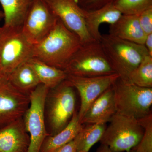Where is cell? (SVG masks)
<instances>
[{"label":"cell","instance_id":"obj_1","mask_svg":"<svg viewBox=\"0 0 152 152\" xmlns=\"http://www.w3.org/2000/svg\"><path fill=\"white\" fill-rule=\"evenodd\" d=\"M82 44L80 38L58 19L48 34L33 46L32 58L64 71Z\"/></svg>","mask_w":152,"mask_h":152},{"label":"cell","instance_id":"obj_2","mask_svg":"<svg viewBox=\"0 0 152 152\" xmlns=\"http://www.w3.org/2000/svg\"><path fill=\"white\" fill-rule=\"evenodd\" d=\"M111 66L120 77L129 81L130 75L149 56L145 45L122 39L110 34H102L99 41Z\"/></svg>","mask_w":152,"mask_h":152},{"label":"cell","instance_id":"obj_3","mask_svg":"<svg viewBox=\"0 0 152 152\" xmlns=\"http://www.w3.org/2000/svg\"><path fill=\"white\" fill-rule=\"evenodd\" d=\"M74 88L64 80L49 89L46 98L45 116L48 135L59 132L70 121L75 111Z\"/></svg>","mask_w":152,"mask_h":152},{"label":"cell","instance_id":"obj_4","mask_svg":"<svg viewBox=\"0 0 152 152\" xmlns=\"http://www.w3.org/2000/svg\"><path fill=\"white\" fill-rule=\"evenodd\" d=\"M65 71L68 75L94 77L116 73L99 41L83 43L69 63Z\"/></svg>","mask_w":152,"mask_h":152},{"label":"cell","instance_id":"obj_5","mask_svg":"<svg viewBox=\"0 0 152 152\" xmlns=\"http://www.w3.org/2000/svg\"><path fill=\"white\" fill-rule=\"evenodd\" d=\"M116 113L140 119L152 113V88L118 78L113 85Z\"/></svg>","mask_w":152,"mask_h":152},{"label":"cell","instance_id":"obj_6","mask_svg":"<svg viewBox=\"0 0 152 152\" xmlns=\"http://www.w3.org/2000/svg\"><path fill=\"white\" fill-rule=\"evenodd\" d=\"M109 122L101 144L114 152H129L138 145L144 132L138 120L116 113Z\"/></svg>","mask_w":152,"mask_h":152},{"label":"cell","instance_id":"obj_7","mask_svg":"<svg viewBox=\"0 0 152 152\" xmlns=\"http://www.w3.org/2000/svg\"><path fill=\"white\" fill-rule=\"evenodd\" d=\"M33 46L25 37L22 27H1L0 74L7 76L32 58Z\"/></svg>","mask_w":152,"mask_h":152},{"label":"cell","instance_id":"obj_8","mask_svg":"<svg viewBox=\"0 0 152 152\" xmlns=\"http://www.w3.org/2000/svg\"><path fill=\"white\" fill-rule=\"evenodd\" d=\"M49 89L40 84L29 95L30 105L23 116L30 137L27 152H40L44 140L48 135L46 126L45 106Z\"/></svg>","mask_w":152,"mask_h":152},{"label":"cell","instance_id":"obj_9","mask_svg":"<svg viewBox=\"0 0 152 152\" xmlns=\"http://www.w3.org/2000/svg\"><path fill=\"white\" fill-rule=\"evenodd\" d=\"M57 20L45 0H33L23 23L22 32L34 45L48 34Z\"/></svg>","mask_w":152,"mask_h":152},{"label":"cell","instance_id":"obj_10","mask_svg":"<svg viewBox=\"0 0 152 152\" xmlns=\"http://www.w3.org/2000/svg\"><path fill=\"white\" fill-rule=\"evenodd\" d=\"M30 103L29 95L17 90L7 76L0 74V128L23 117Z\"/></svg>","mask_w":152,"mask_h":152},{"label":"cell","instance_id":"obj_11","mask_svg":"<svg viewBox=\"0 0 152 152\" xmlns=\"http://www.w3.org/2000/svg\"><path fill=\"white\" fill-rule=\"evenodd\" d=\"M119 77L117 73L94 77H80L67 75L66 80L71 86L77 90L80 97V107L78 113L80 123L91 104L111 87Z\"/></svg>","mask_w":152,"mask_h":152},{"label":"cell","instance_id":"obj_12","mask_svg":"<svg viewBox=\"0 0 152 152\" xmlns=\"http://www.w3.org/2000/svg\"><path fill=\"white\" fill-rule=\"evenodd\" d=\"M57 18L76 34L82 43L93 40L88 32L83 10L75 0H45Z\"/></svg>","mask_w":152,"mask_h":152},{"label":"cell","instance_id":"obj_13","mask_svg":"<svg viewBox=\"0 0 152 152\" xmlns=\"http://www.w3.org/2000/svg\"><path fill=\"white\" fill-rule=\"evenodd\" d=\"M30 142L23 117L0 128V152H27Z\"/></svg>","mask_w":152,"mask_h":152},{"label":"cell","instance_id":"obj_14","mask_svg":"<svg viewBox=\"0 0 152 152\" xmlns=\"http://www.w3.org/2000/svg\"><path fill=\"white\" fill-rule=\"evenodd\" d=\"M116 113L113 86L91 104L80 121L82 125L106 124Z\"/></svg>","mask_w":152,"mask_h":152},{"label":"cell","instance_id":"obj_15","mask_svg":"<svg viewBox=\"0 0 152 152\" xmlns=\"http://www.w3.org/2000/svg\"><path fill=\"white\" fill-rule=\"evenodd\" d=\"M122 15L113 2L94 10H85V21L88 32L94 39L99 41L102 35L100 26L103 23L113 24Z\"/></svg>","mask_w":152,"mask_h":152},{"label":"cell","instance_id":"obj_16","mask_svg":"<svg viewBox=\"0 0 152 152\" xmlns=\"http://www.w3.org/2000/svg\"><path fill=\"white\" fill-rule=\"evenodd\" d=\"M139 15H122L117 22L110 25L109 34L122 39L144 45L147 35L140 26Z\"/></svg>","mask_w":152,"mask_h":152},{"label":"cell","instance_id":"obj_17","mask_svg":"<svg viewBox=\"0 0 152 152\" xmlns=\"http://www.w3.org/2000/svg\"><path fill=\"white\" fill-rule=\"evenodd\" d=\"M7 76L15 88L29 96L41 84L28 61L18 66Z\"/></svg>","mask_w":152,"mask_h":152},{"label":"cell","instance_id":"obj_18","mask_svg":"<svg viewBox=\"0 0 152 152\" xmlns=\"http://www.w3.org/2000/svg\"><path fill=\"white\" fill-rule=\"evenodd\" d=\"M83 125L79 121L75 111L64 129L54 135H48L44 140L40 152H53L57 149L73 140L81 130Z\"/></svg>","mask_w":152,"mask_h":152},{"label":"cell","instance_id":"obj_19","mask_svg":"<svg viewBox=\"0 0 152 152\" xmlns=\"http://www.w3.org/2000/svg\"><path fill=\"white\" fill-rule=\"evenodd\" d=\"M33 0H0L3 9L4 26L22 27Z\"/></svg>","mask_w":152,"mask_h":152},{"label":"cell","instance_id":"obj_20","mask_svg":"<svg viewBox=\"0 0 152 152\" xmlns=\"http://www.w3.org/2000/svg\"><path fill=\"white\" fill-rule=\"evenodd\" d=\"M28 62L35 72L40 83L49 89L58 86L67 77L65 71L49 65L36 58H31Z\"/></svg>","mask_w":152,"mask_h":152},{"label":"cell","instance_id":"obj_21","mask_svg":"<svg viewBox=\"0 0 152 152\" xmlns=\"http://www.w3.org/2000/svg\"><path fill=\"white\" fill-rule=\"evenodd\" d=\"M83 125L75 138L77 152H89L92 148L100 141L107 126L106 124Z\"/></svg>","mask_w":152,"mask_h":152},{"label":"cell","instance_id":"obj_22","mask_svg":"<svg viewBox=\"0 0 152 152\" xmlns=\"http://www.w3.org/2000/svg\"><path fill=\"white\" fill-rule=\"evenodd\" d=\"M129 81L138 86L152 88V57L147 56L129 78Z\"/></svg>","mask_w":152,"mask_h":152},{"label":"cell","instance_id":"obj_23","mask_svg":"<svg viewBox=\"0 0 152 152\" xmlns=\"http://www.w3.org/2000/svg\"><path fill=\"white\" fill-rule=\"evenodd\" d=\"M113 3L123 15H139L152 8V0H114Z\"/></svg>","mask_w":152,"mask_h":152},{"label":"cell","instance_id":"obj_24","mask_svg":"<svg viewBox=\"0 0 152 152\" xmlns=\"http://www.w3.org/2000/svg\"><path fill=\"white\" fill-rule=\"evenodd\" d=\"M144 128L143 135L138 145L134 148L136 152H152V114L138 120Z\"/></svg>","mask_w":152,"mask_h":152},{"label":"cell","instance_id":"obj_25","mask_svg":"<svg viewBox=\"0 0 152 152\" xmlns=\"http://www.w3.org/2000/svg\"><path fill=\"white\" fill-rule=\"evenodd\" d=\"M139 21L142 30L146 35L152 34V8L139 14Z\"/></svg>","mask_w":152,"mask_h":152},{"label":"cell","instance_id":"obj_26","mask_svg":"<svg viewBox=\"0 0 152 152\" xmlns=\"http://www.w3.org/2000/svg\"><path fill=\"white\" fill-rule=\"evenodd\" d=\"M83 10L92 11L112 2L114 0H75Z\"/></svg>","mask_w":152,"mask_h":152},{"label":"cell","instance_id":"obj_27","mask_svg":"<svg viewBox=\"0 0 152 152\" xmlns=\"http://www.w3.org/2000/svg\"><path fill=\"white\" fill-rule=\"evenodd\" d=\"M53 152H77V147L74 139L68 143L57 149Z\"/></svg>","mask_w":152,"mask_h":152},{"label":"cell","instance_id":"obj_28","mask_svg":"<svg viewBox=\"0 0 152 152\" xmlns=\"http://www.w3.org/2000/svg\"><path fill=\"white\" fill-rule=\"evenodd\" d=\"M144 45L146 48L150 56L152 57V34L147 35Z\"/></svg>","mask_w":152,"mask_h":152},{"label":"cell","instance_id":"obj_29","mask_svg":"<svg viewBox=\"0 0 152 152\" xmlns=\"http://www.w3.org/2000/svg\"><path fill=\"white\" fill-rule=\"evenodd\" d=\"M96 152H114L112 151L110 148L105 145L101 144L100 146L97 149ZM127 152H136L135 150L133 149L130 151Z\"/></svg>","mask_w":152,"mask_h":152},{"label":"cell","instance_id":"obj_30","mask_svg":"<svg viewBox=\"0 0 152 152\" xmlns=\"http://www.w3.org/2000/svg\"><path fill=\"white\" fill-rule=\"evenodd\" d=\"M4 18V14L2 11H0V20Z\"/></svg>","mask_w":152,"mask_h":152},{"label":"cell","instance_id":"obj_31","mask_svg":"<svg viewBox=\"0 0 152 152\" xmlns=\"http://www.w3.org/2000/svg\"><path fill=\"white\" fill-rule=\"evenodd\" d=\"M0 29H1V26H0Z\"/></svg>","mask_w":152,"mask_h":152}]
</instances>
